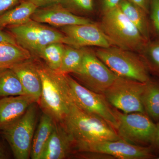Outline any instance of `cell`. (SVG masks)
Wrapping results in <instances>:
<instances>
[{"label":"cell","mask_w":159,"mask_h":159,"mask_svg":"<svg viewBox=\"0 0 159 159\" xmlns=\"http://www.w3.org/2000/svg\"><path fill=\"white\" fill-rule=\"evenodd\" d=\"M42 81L39 104L43 112L62 123L70 111L73 101L69 94L66 74L51 70L43 61L34 58Z\"/></svg>","instance_id":"cell-1"},{"label":"cell","mask_w":159,"mask_h":159,"mask_svg":"<svg viewBox=\"0 0 159 159\" xmlns=\"http://www.w3.org/2000/svg\"><path fill=\"white\" fill-rule=\"evenodd\" d=\"M26 95L17 76L10 68L0 69V98Z\"/></svg>","instance_id":"cell-22"},{"label":"cell","mask_w":159,"mask_h":159,"mask_svg":"<svg viewBox=\"0 0 159 159\" xmlns=\"http://www.w3.org/2000/svg\"><path fill=\"white\" fill-rule=\"evenodd\" d=\"M145 83L118 76L103 94L111 105L122 112L145 113L142 102Z\"/></svg>","instance_id":"cell-8"},{"label":"cell","mask_w":159,"mask_h":159,"mask_svg":"<svg viewBox=\"0 0 159 159\" xmlns=\"http://www.w3.org/2000/svg\"><path fill=\"white\" fill-rule=\"evenodd\" d=\"M97 152L119 159H146L154 157L149 147L135 145L123 139L104 141L87 144L77 152Z\"/></svg>","instance_id":"cell-11"},{"label":"cell","mask_w":159,"mask_h":159,"mask_svg":"<svg viewBox=\"0 0 159 159\" xmlns=\"http://www.w3.org/2000/svg\"><path fill=\"white\" fill-rule=\"evenodd\" d=\"M8 30L18 44L35 56L44 47L54 43L68 45V39L61 31L31 19L22 25L8 27Z\"/></svg>","instance_id":"cell-7"},{"label":"cell","mask_w":159,"mask_h":159,"mask_svg":"<svg viewBox=\"0 0 159 159\" xmlns=\"http://www.w3.org/2000/svg\"><path fill=\"white\" fill-rule=\"evenodd\" d=\"M20 0H0V15L12 9Z\"/></svg>","instance_id":"cell-29"},{"label":"cell","mask_w":159,"mask_h":159,"mask_svg":"<svg viewBox=\"0 0 159 159\" xmlns=\"http://www.w3.org/2000/svg\"><path fill=\"white\" fill-rule=\"evenodd\" d=\"M54 122L55 121L51 116L43 112L32 140L30 154L31 159H41L53 130Z\"/></svg>","instance_id":"cell-17"},{"label":"cell","mask_w":159,"mask_h":159,"mask_svg":"<svg viewBox=\"0 0 159 159\" xmlns=\"http://www.w3.org/2000/svg\"><path fill=\"white\" fill-rule=\"evenodd\" d=\"M76 155L77 157L85 159H115L113 157L105 154L99 153L97 152H77L74 153Z\"/></svg>","instance_id":"cell-28"},{"label":"cell","mask_w":159,"mask_h":159,"mask_svg":"<svg viewBox=\"0 0 159 159\" xmlns=\"http://www.w3.org/2000/svg\"><path fill=\"white\" fill-rule=\"evenodd\" d=\"M69 94L74 104L87 113L105 120L117 130L119 126L116 109L110 104L103 94L90 90L76 79L66 74Z\"/></svg>","instance_id":"cell-5"},{"label":"cell","mask_w":159,"mask_h":159,"mask_svg":"<svg viewBox=\"0 0 159 159\" xmlns=\"http://www.w3.org/2000/svg\"><path fill=\"white\" fill-rule=\"evenodd\" d=\"M37 103H32L21 116L1 131L12 151L15 158L30 157L31 144L37 120Z\"/></svg>","instance_id":"cell-6"},{"label":"cell","mask_w":159,"mask_h":159,"mask_svg":"<svg viewBox=\"0 0 159 159\" xmlns=\"http://www.w3.org/2000/svg\"><path fill=\"white\" fill-rule=\"evenodd\" d=\"M61 29L67 38V45L77 48L89 46L107 48L113 46L96 23L72 25L61 27Z\"/></svg>","instance_id":"cell-12"},{"label":"cell","mask_w":159,"mask_h":159,"mask_svg":"<svg viewBox=\"0 0 159 159\" xmlns=\"http://www.w3.org/2000/svg\"><path fill=\"white\" fill-rule=\"evenodd\" d=\"M34 102L35 100L27 95L0 98V130L21 116Z\"/></svg>","instance_id":"cell-16"},{"label":"cell","mask_w":159,"mask_h":159,"mask_svg":"<svg viewBox=\"0 0 159 159\" xmlns=\"http://www.w3.org/2000/svg\"><path fill=\"white\" fill-rule=\"evenodd\" d=\"M99 27L113 46L139 53L149 41L118 6L102 13Z\"/></svg>","instance_id":"cell-3"},{"label":"cell","mask_w":159,"mask_h":159,"mask_svg":"<svg viewBox=\"0 0 159 159\" xmlns=\"http://www.w3.org/2000/svg\"><path fill=\"white\" fill-rule=\"evenodd\" d=\"M0 43L18 44L15 38L10 33H6L0 30Z\"/></svg>","instance_id":"cell-33"},{"label":"cell","mask_w":159,"mask_h":159,"mask_svg":"<svg viewBox=\"0 0 159 159\" xmlns=\"http://www.w3.org/2000/svg\"><path fill=\"white\" fill-rule=\"evenodd\" d=\"M148 16L151 39H159V0H151Z\"/></svg>","instance_id":"cell-27"},{"label":"cell","mask_w":159,"mask_h":159,"mask_svg":"<svg viewBox=\"0 0 159 159\" xmlns=\"http://www.w3.org/2000/svg\"><path fill=\"white\" fill-rule=\"evenodd\" d=\"M74 153L72 137L61 123L55 121L41 159H64Z\"/></svg>","instance_id":"cell-15"},{"label":"cell","mask_w":159,"mask_h":159,"mask_svg":"<svg viewBox=\"0 0 159 159\" xmlns=\"http://www.w3.org/2000/svg\"><path fill=\"white\" fill-rule=\"evenodd\" d=\"M61 123L74 141V153L82 146L93 142L122 139L105 120L81 110L74 102Z\"/></svg>","instance_id":"cell-2"},{"label":"cell","mask_w":159,"mask_h":159,"mask_svg":"<svg viewBox=\"0 0 159 159\" xmlns=\"http://www.w3.org/2000/svg\"><path fill=\"white\" fill-rule=\"evenodd\" d=\"M60 3L70 12L80 16L92 13L94 10L93 0H61Z\"/></svg>","instance_id":"cell-26"},{"label":"cell","mask_w":159,"mask_h":159,"mask_svg":"<svg viewBox=\"0 0 159 159\" xmlns=\"http://www.w3.org/2000/svg\"><path fill=\"white\" fill-rule=\"evenodd\" d=\"M119 6L125 16L135 26L143 37L151 39V29L149 16L144 10L127 0H121Z\"/></svg>","instance_id":"cell-19"},{"label":"cell","mask_w":159,"mask_h":159,"mask_svg":"<svg viewBox=\"0 0 159 159\" xmlns=\"http://www.w3.org/2000/svg\"><path fill=\"white\" fill-rule=\"evenodd\" d=\"M156 124V129L155 134L152 144L159 148V121Z\"/></svg>","instance_id":"cell-34"},{"label":"cell","mask_w":159,"mask_h":159,"mask_svg":"<svg viewBox=\"0 0 159 159\" xmlns=\"http://www.w3.org/2000/svg\"><path fill=\"white\" fill-rule=\"evenodd\" d=\"M31 19L61 28L93 22L88 18L74 14L60 3L37 8L31 16Z\"/></svg>","instance_id":"cell-13"},{"label":"cell","mask_w":159,"mask_h":159,"mask_svg":"<svg viewBox=\"0 0 159 159\" xmlns=\"http://www.w3.org/2000/svg\"><path fill=\"white\" fill-rule=\"evenodd\" d=\"M37 8L32 3L21 0L12 9L0 15V30L27 22Z\"/></svg>","instance_id":"cell-18"},{"label":"cell","mask_w":159,"mask_h":159,"mask_svg":"<svg viewBox=\"0 0 159 159\" xmlns=\"http://www.w3.org/2000/svg\"><path fill=\"white\" fill-rule=\"evenodd\" d=\"M117 131L123 140L137 145L152 144L156 124L148 115L140 112L125 113L116 109Z\"/></svg>","instance_id":"cell-10"},{"label":"cell","mask_w":159,"mask_h":159,"mask_svg":"<svg viewBox=\"0 0 159 159\" xmlns=\"http://www.w3.org/2000/svg\"><path fill=\"white\" fill-rule=\"evenodd\" d=\"M85 48H77L66 45L58 72L63 74L74 73L82 63Z\"/></svg>","instance_id":"cell-23"},{"label":"cell","mask_w":159,"mask_h":159,"mask_svg":"<svg viewBox=\"0 0 159 159\" xmlns=\"http://www.w3.org/2000/svg\"><path fill=\"white\" fill-rule=\"evenodd\" d=\"M142 102L146 115L154 121H159V83L151 80L145 83Z\"/></svg>","instance_id":"cell-21"},{"label":"cell","mask_w":159,"mask_h":159,"mask_svg":"<svg viewBox=\"0 0 159 159\" xmlns=\"http://www.w3.org/2000/svg\"><path fill=\"white\" fill-rule=\"evenodd\" d=\"M149 14L151 0H127Z\"/></svg>","instance_id":"cell-32"},{"label":"cell","mask_w":159,"mask_h":159,"mask_svg":"<svg viewBox=\"0 0 159 159\" xmlns=\"http://www.w3.org/2000/svg\"><path fill=\"white\" fill-rule=\"evenodd\" d=\"M7 156L6 155V152L3 148L1 142H0V159H7Z\"/></svg>","instance_id":"cell-35"},{"label":"cell","mask_w":159,"mask_h":159,"mask_svg":"<svg viewBox=\"0 0 159 159\" xmlns=\"http://www.w3.org/2000/svg\"><path fill=\"white\" fill-rule=\"evenodd\" d=\"M65 46V44L61 43L49 44L42 49L35 56L42 59L51 70L58 72L61 64Z\"/></svg>","instance_id":"cell-24"},{"label":"cell","mask_w":159,"mask_h":159,"mask_svg":"<svg viewBox=\"0 0 159 159\" xmlns=\"http://www.w3.org/2000/svg\"><path fill=\"white\" fill-rule=\"evenodd\" d=\"M139 54L149 73L159 77V39H151Z\"/></svg>","instance_id":"cell-25"},{"label":"cell","mask_w":159,"mask_h":159,"mask_svg":"<svg viewBox=\"0 0 159 159\" xmlns=\"http://www.w3.org/2000/svg\"><path fill=\"white\" fill-rule=\"evenodd\" d=\"M97 57L118 77L145 83L150 80L149 72L140 54L112 46L98 48Z\"/></svg>","instance_id":"cell-4"},{"label":"cell","mask_w":159,"mask_h":159,"mask_svg":"<svg viewBox=\"0 0 159 159\" xmlns=\"http://www.w3.org/2000/svg\"><path fill=\"white\" fill-rule=\"evenodd\" d=\"M31 57L30 52L19 45L0 43V69L11 67Z\"/></svg>","instance_id":"cell-20"},{"label":"cell","mask_w":159,"mask_h":159,"mask_svg":"<svg viewBox=\"0 0 159 159\" xmlns=\"http://www.w3.org/2000/svg\"><path fill=\"white\" fill-rule=\"evenodd\" d=\"M17 76L26 95L38 103L42 91V81L33 57L18 63L10 67Z\"/></svg>","instance_id":"cell-14"},{"label":"cell","mask_w":159,"mask_h":159,"mask_svg":"<svg viewBox=\"0 0 159 159\" xmlns=\"http://www.w3.org/2000/svg\"><path fill=\"white\" fill-rule=\"evenodd\" d=\"M121 0H101L102 13H105L119 6Z\"/></svg>","instance_id":"cell-30"},{"label":"cell","mask_w":159,"mask_h":159,"mask_svg":"<svg viewBox=\"0 0 159 159\" xmlns=\"http://www.w3.org/2000/svg\"><path fill=\"white\" fill-rule=\"evenodd\" d=\"M72 74L81 85L102 94L118 77L97 57L94 51L86 48L81 65Z\"/></svg>","instance_id":"cell-9"},{"label":"cell","mask_w":159,"mask_h":159,"mask_svg":"<svg viewBox=\"0 0 159 159\" xmlns=\"http://www.w3.org/2000/svg\"><path fill=\"white\" fill-rule=\"evenodd\" d=\"M157 159H159V157H158L157 158Z\"/></svg>","instance_id":"cell-36"},{"label":"cell","mask_w":159,"mask_h":159,"mask_svg":"<svg viewBox=\"0 0 159 159\" xmlns=\"http://www.w3.org/2000/svg\"><path fill=\"white\" fill-rule=\"evenodd\" d=\"M25 1H28L32 3L39 8L51 6L56 3H60L61 0H25Z\"/></svg>","instance_id":"cell-31"}]
</instances>
